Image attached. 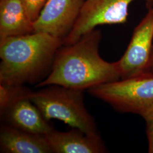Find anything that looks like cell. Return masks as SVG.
<instances>
[{
	"mask_svg": "<svg viewBox=\"0 0 153 153\" xmlns=\"http://www.w3.org/2000/svg\"><path fill=\"white\" fill-rule=\"evenodd\" d=\"M102 38L101 31L95 29L76 43L61 47L48 76L36 87L59 85L85 90L119 80L121 76L117 62H108L99 55Z\"/></svg>",
	"mask_w": 153,
	"mask_h": 153,
	"instance_id": "cell-1",
	"label": "cell"
},
{
	"mask_svg": "<svg viewBox=\"0 0 153 153\" xmlns=\"http://www.w3.org/2000/svg\"><path fill=\"white\" fill-rule=\"evenodd\" d=\"M62 45V40L45 33L0 40V83L23 85L42 81Z\"/></svg>",
	"mask_w": 153,
	"mask_h": 153,
	"instance_id": "cell-2",
	"label": "cell"
},
{
	"mask_svg": "<svg viewBox=\"0 0 153 153\" xmlns=\"http://www.w3.org/2000/svg\"><path fill=\"white\" fill-rule=\"evenodd\" d=\"M83 91L49 85L37 91L30 90L28 97L47 120H59L88 135L98 136L96 123L84 104Z\"/></svg>",
	"mask_w": 153,
	"mask_h": 153,
	"instance_id": "cell-3",
	"label": "cell"
},
{
	"mask_svg": "<svg viewBox=\"0 0 153 153\" xmlns=\"http://www.w3.org/2000/svg\"><path fill=\"white\" fill-rule=\"evenodd\" d=\"M92 96L121 112L141 115L153 104V73L107 82L88 89Z\"/></svg>",
	"mask_w": 153,
	"mask_h": 153,
	"instance_id": "cell-4",
	"label": "cell"
},
{
	"mask_svg": "<svg viewBox=\"0 0 153 153\" xmlns=\"http://www.w3.org/2000/svg\"><path fill=\"white\" fill-rule=\"evenodd\" d=\"M134 1L137 0H86L79 16L63 44L76 43L98 26L125 23L129 5ZM142 1H145L148 9L153 7V0Z\"/></svg>",
	"mask_w": 153,
	"mask_h": 153,
	"instance_id": "cell-5",
	"label": "cell"
},
{
	"mask_svg": "<svg viewBox=\"0 0 153 153\" xmlns=\"http://www.w3.org/2000/svg\"><path fill=\"white\" fill-rule=\"evenodd\" d=\"M148 9L134 28L124 54L117 61L121 79L147 71L153 46V7Z\"/></svg>",
	"mask_w": 153,
	"mask_h": 153,
	"instance_id": "cell-6",
	"label": "cell"
},
{
	"mask_svg": "<svg viewBox=\"0 0 153 153\" xmlns=\"http://www.w3.org/2000/svg\"><path fill=\"white\" fill-rule=\"evenodd\" d=\"M86 0H48L33 22L34 33H45L64 41L71 32Z\"/></svg>",
	"mask_w": 153,
	"mask_h": 153,
	"instance_id": "cell-7",
	"label": "cell"
},
{
	"mask_svg": "<svg viewBox=\"0 0 153 153\" xmlns=\"http://www.w3.org/2000/svg\"><path fill=\"white\" fill-rule=\"evenodd\" d=\"M27 95L16 99L1 114L6 124L22 131L45 136L54 129Z\"/></svg>",
	"mask_w": 153,
	"mask_h": 153,
	"instance_id": "cell-8",
	"label": "cell"
},
{
	"mask_svg": "<svg viewBox=\"0 0 153 153\" xmlns=\"http://www.w3.org/2000/svg\"><path fill=\"white\" fill-rule=\"evenodd\" d=\"M45 137L53 153L107 152V149L99 135H88L76 128L65 132L53 129Z\"/></svg>",
	"mask_w": 153,
	"mask_h": 153,
	"instance_id": "cell-9",
	"label": "cell"
},
{
	"mask_svg": "<svg viewBox=\"0 0 153 153\" xmlns=\"http://www.w3.org/2000/svg\"><path fill=\"white\" fill-rule=\"evenodd\" d=\"M0 146L3 153H52L45 136L22 131L6 124L0 129Z\"/></svg>",
	"mask_w": 153,
	"mask_h": 153,
	"instance_id": "cell-10",
	"label": "cell"
},
{
	"mask_svg": "<svg viewBox=\"0 0 153 153\" xmlns=\"http://www.w3.org/2000/svg\"><path fill=\"white\" fill-rule=\"evenodd\" d=\"M34 33L22 0H0V40Z\"/></svg>",
	"mask_w": 153,
	"mask_h": 153,
	"instance_id": "cell-11",
	"label": "cell"
},
{
	"mask_svg": "<svg viewBox=\"0 0 153 153\" xmlns=\"http://www.w3.org/2000/svg\"><path fill=\"white\" fill-rule=\"evenodd\" d=\"M30 91L23 85L0 83V114L16 99L27 95Z\"/></svg>",
	"mask_w": 153,
	"mask_h": 153,
	"instance_id": "cell-12",
	"label": "cell"
},
{
	"mask_svg": "<svg viewBox=\"0 0 153 153\" xmlns=\"http://www.w3.org/2000/svg\"><path fill=\"white\" fill-rule=\"evenodd\" d=\"M48 0H22L28 15L34 22Z\"/></svg>",
	"mask_w": 153,
	"mask_h": 153,
	"instance_id": "cell-13",
	"label": "cell"
},
{
	"mask_svg": "<svg viewBox=\"0 0 153 153\" xmlns=\"http://www.w3.org/2000/svg\"><path fill=\"white\" fill-rule=\"evenodd\" d=\"M146 122L149 143V153H153V104L141 115Z\"/></svg>",
	"mask_w": 153,
	"mask_h": 153,
	"instance_id": "cell-14",
	"label": "cell"
},
{
	"mask_svg": "<svg viewBox=\"0 0 153 153\" xmlns=\"http://www.w3.org/2000/svg\"><path fill=\"white\" fill-rule=\"evenodd\" d=\"M146 72H150V73H153V46L152 52V55H151V57L150 60V62L149 65L148 66L147 71Z\"/></svg>",
	"mask_w": 153,
	"mask_h": 153,
	"instance_id": "cell-15",
	"label": "cell"
}]
</instances>
